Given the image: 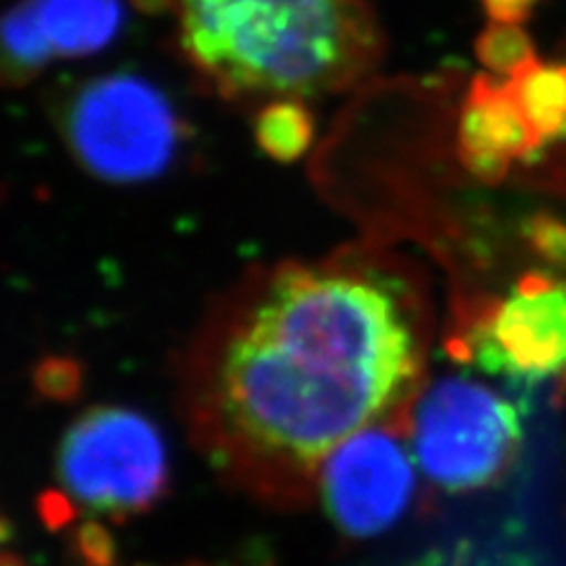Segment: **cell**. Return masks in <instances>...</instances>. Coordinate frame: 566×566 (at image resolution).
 I'll return each instance as SVG.
<instances>
[{
  "mask_svg": "<svg viewBox=\"0 0 566 566\" xmlns=\"http://www.w3.org/2000/svg\"><path fill=\"white\" fill-rule=\"evenodd\" d=\"M428 307L392 260L338 255L262 272L193 343L187 403L208 455L264 491L310 482L352 434L418 395Z\"/></svg>",
  "mask_w": 566,
  "mask_h": 566,
  "instance_id": "6da1fadb",
  "label": "cell"
},
{
  "mask_svg": "<svg viewBox=\"0 0 566 566\" xmlns=\"http://www.w3.org/2000/svg\"><path fill=\"white\" fill-rule=\"evenodd\" d=\"M185 57L224 97L347 91L382 57L368 0H161Z\"/></svg>",
  "mask_w": 566,
  "mask_h": 566,
  "instance_id": "7a4b0ae2",
  "label": "cell"
},
{
  "mask_svg": "<svg viewBox=\"0 0 566 566\" xmlns=\"http://www.w3.org/2000/svg\"><path fill=\"white\" fill-rule=\"evenodd\" d=\"M406 434L418 470L449 493L480 491L503 480L522 447L515 406L484 382L460 376L418 389Z\"/></svg>",
  "mask_w": 566,
  "mask_h": 566,
  "instance_id": "3957f363",
  "label": "cell"
},
{
  "mask_svg": "<svg viewBox=\"0 0 566 566\" xmlns=\"http://www.w3.org/2000/svg\"><path fill=\"white\" fill-rule=\"evenodd\" d=\"M60 128L81 168L114 185H137L161 175L180 139L166 95L133 74L83 83L66 99Z\"/></svg>",
  "mask_w": 566,
  "mask_h": 566,
  "instance_id": "277c9868",
  "label": "cell"
},
{
  "mask_svg": "<svg viewBox=\"0 0 566 566\" xmlns=\"http://www.w3.org/2000/svg\"><path fill=\"white\" fill-rule=\"evenodd\" d=\"M57 472L83 507L128 515L161 495L168 476L166 447L145 416L123 406H97L66 430Z\"/></svg>",
  "mask_w": 566,
  "mask_h": 566,
  "instance_id": "5b68a950",
  "label": "cell"
},
{
  "mask_svg": "<svg viewBox=\"0 0 566 566\" xmlns=\"http://www.w3.org/2000/svg\"><path fill=\"white\" fill-rule=\"evenodd\" d=\"M397 422L347 437L318 465V491L333 522L352 536H374L409 507L416 458Z\"/></svg>",
  "mask_w": 566,
  "mask_h": 566,
  "instance_id": "8992f818",
  "label": "cell"
},
{
  "mask_svg": "<svg viewBox=\"0 0 566 566\" xmlns=\"http://www.w3.org/2000/svg\"><path fill=\"white\" fill-rule=\"evenodd\" d=\"M470 354L486 374L524 380L566 370V286L526 276L476 328Z\"/></svg>",
  "mask_w": 566,
  "mask_h": 566,
  "instance_id": "52a82bcc",
  "label": "cell"
},
{
  "mask_svg": "<svg viewBox=\"0 0 566 566\" xmlns=\"http://www.w3.org/2000/svg\"><path fill=\"white\" fill-rule=\"evenodd\" d=\"M120 0H20L0 24V71L24 85L52 60L87 57L109 45L123 27Z\"/></svg>",
  "mask_w": 566,
  "mask_h": 566,
  "instance_id": "ba28073f",
  "label": "cell"
},
{
  "mask_svg": "<svg viewBox=\"0 0 566 566\" xmlns=\"http://www.w3.org/2000/svg\"><path fill=\"white\" fill-rule=\"evenodd\" d=\"M543 147L507 83L476 78L458 123L460 158L484 182H495L531 151Z\"/></svg>",
  "mask_w": 566,
  "mask_h": 566,
  "instance_id": "9c48e42d",
  "label": "cell"
},
{
  "mask_svg": "<svg viewBox=\"0 0 566 566\" xmlns=\"http://www.w3.org/2000/svg\"><path fill=\"white\" fill-rule=\"evenodd\" d=\"M541 142L566 139V64H543L538 57L507 78Z\"/></svg>",
  "mask_w": 566,
  "mask_h": 566,
  "instance_id": "30bf717a",
  "label": "cell"
},
{
  "mask_svg": "<svg viewBox=\"0 0 566 566\" xmlns=\"http://www.w3.org/2000/svg\"><path fill=\"white\" fill-rule=\"evenodd\" d=\"M314 123L303 99H272L255 120V139L260 149L276 161H295L310 147Z\"/></svg>",
  "mask_w": 566,
  "mask_h": 566,
  "instance_id": "8fae6325",
  "label": "cell"
},
{
  "mask_svg": "<svg viewBox=\"0 0 566 566\" xmlns=\"http://www.w3.org/2000/svg\"><path fill=\"white\" fill-rule=\"evenodd\" d=\"M476 55L495 76L512 78L536 60L528 35L510 22H493L476 41Z\"/></svg>",
  "mask_w": 566,
  "mask_h": 566,
  "instance_id": "7c38bea8",
  "label": "cell"
},
{
  "mask_svg": "<svg viewBox=\"0 0 566 566\" xmlns=\"http://www.w3.org/2000/svg\"><path fill=\"white\" fill-rule=\"evenodd\" d=\"M482 6L493 22L517 24L524 17H528L536 0H482Z\"/></svg>",
  "mask_w": 566,
  "mask_h": 566,
  "instance_id": "4fadbf2b",
  "label": "cell"
}]
</instances>
